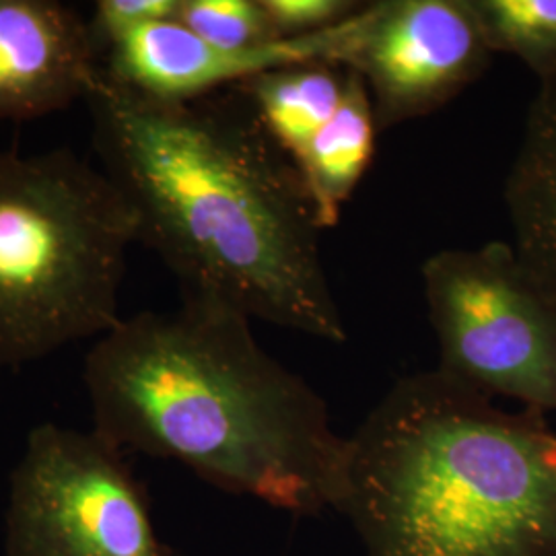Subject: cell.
<instances>
[{
	"mask_svg": "<svg viewBox=\"0 0 556 556\" xmlns=\"http://www.w3.org/2000/svg\"><path fill=\"white\" fill-rule=\"evenodd\" d=\"M349 79V64L307 62L262 73L238 87L254 101L266 128L298 165L326 124L337 116Z\"/></svg>",
	"mask_w": 556,
	"mask_h": 556,
	"instance_id": "obj_11",
	"label": "cell"
},
{
	"mask_svg": "<svg viewBox=\"0 0 556 556\" xmlns=\"http://www.w3.org/2000/svg\"><path fill=\"white\" fill-rule=\"evenodd\" d=\"M174 20L202 40L227 50L280 40L262 0H179Z\"/></svg>",
	"mask_w": 556,
	"mask_h": 556,
	"instance_id": "obj_14",
	"label": "cell"
},
{
	"mask_svg": "<svg viewBox=\"0 0 556 556\" xmlns=\"http://www.w3.org/2000/svg\"><path fill=\"white\" fill-rule=\"evenodd\" d=\"M179 0H100L89 21L91 36L105 52L122 36L155 21L174 20Z\"/></svg>",
	"mask_w": 556,
	"mask_h": 556,
	"instance_id": "obj_16",
	"label": "cell"
},
{
	"mask_svg": "<svg viewBox=\"0 0 556 556\" xmlns=\"http://www.w3.org/2000/svg\"><path fill=\"white\" fill-rule=\"evenodd\" d=\"M89 23L54 0H0V119L41 118L85 100L103 62Z\"/></svg>",
	"mask_w": 556,
	"mask_h": 556,
	"instance_id": "obj_9",
	"label": "cell"
},
{
	"mask_svg": "<svg viewBox=\"0 0 556 556\" xmlns=\"http://www.w3.org/2000/svg\"><path fill=\"white\" fill-rule=\"evenodd\" d=\"M340 514L367 556H556V431L456 379H397L351 435Z\"/></svg>",
	"mask_w": 556,
	"mask_h": 556,
	"instance_id": "obj_3",
	"label": "cell"
},
{
	"mask_svg": "<svg viewBox=\"0 0 556 556\" xmlns=\"http://www.w3.org/2000/svg\"><path fill=\"white\" fill-rule=\"evenodd\" d=\"M378 122L363 77L351 66L346 96L298 167L324 229L334 227L374 157Z\"/></svg>",
	"mask_w": 556,
	"mask_h": 556,
	"instance_id": "obj_12",
	"label": "cell"
},
{
	"mask_svg": "<svg viewBox=\"0 0 556 556\" xmlns=\"http://www.w3.org/2000/svg\"><path fill=\"white\" fill-rule=\"evenodd\" d=\"M439 371L478 394L556 413V299L511 243L441 250L422 264Z\"/></svg>",
	"mask_w": 556,
	"mask_h": 556,
	"instance_id": "obj_5",
	"label": "cell"
},
{
	"mask_svg": "<svg viewBox=\"0 0 556 556\" xmlns=\"http://www.w3.org/2000/svg\"><path fill=\"white\" fill-rule=\"evenodd\" d=\"M122 456L96 431L34 427L9 480L4 556H174Z\"/></svg>",
	"mask_w": 556,
	"mask_h": 556,
	"instance_id": "obj_6",
	"label": "cell"
},
{
	"mask_svg": "<svg viewBox=\"0 0 556 556\" xmlns=\"http://www.w3.org/2000/svg\"><path fill=\"white\" fill-rule=\"evenodd\" d=\"M505 206L517 260L556 299V68L538 79L505 184Z\"/></svg>",
	"mask_w": 556,
	"mask_h": 556,
	"instance_id": "obj_10",
	"label": "cell"
},
{
	"mask_svg": "<svg viewBox=\"0 0 556 556\" xmlns=\"http://www.w3.org/2000/svg\"><path fill=\"white\" fill-rule=\"evenodd\" d=\"M132 243L135 213L101 167L0 151V369L118 326Z\"/></svg>",
	"mask_w": 556,
	"mask_h": 556,
	"instance_id": "obj_4",
	"label": "cell"
},
{
	"mask_svg": "<svg viewBox=\"0 0 556 556\" xmlns=\"http://www.w3.org/2000/svg\"><path fill=\"white\" fill-rule=\"evenodd\" d=\"M83 383L93 431L119 452L176 459L291 516L342 505L351 438L236 309L184 298L176 312L122 318L89 349Z\"/></svg>",
	"mask_w": 556,
	"mask_h": 556,
	"instance_id": "obj_2",
	"label": "cell"
},
{
	"mask_svg": "<svg viewBox=\"0 0 556 556\" xmlns=\"http://www.w3.org/2000/svg\"><path fill=\"white\" fill-rule=\"evenodd\" d=\"M369 17L371 2H365L351 20L326 31L243 50L208 43L179 21H155L114 41L105 50L103 71L151 100H199L277 68L307 62L351 64Z\"/></svg>",
	"mask_w": 556,
	"mask_h": 556,
	"instance_id": "obj_8",
	"label": "cell"
},
{
	"mask_svg": "<svg viewBox=\"0 0 556 556\" xmlns=\"http://www.w3.org/2000/svg\"><path fill=\"white\" fill-rule=\"evenodd\" d=\"M491 54L470 0H381L349 66L369 89L378 128H392L450 103Z\"/></svg>",
	"mask_w": 556,
	"mask_h": 556,
	"instance_id": "obj_7",
	"label": "cell"
},
{
	"mask_svg": "<svg viewBox=\"0 0 556 556\" xmlns=\"http://www.w3.org/2000/svg\"><path fill=\"white\" fill-rule=\"evenodd\" d=\"M491 52L514 54L538 79L556 68V0H470Z\"/></svg>",
	"mask_w": 556,
	"mask_h": 556,
	"instance_id": "obj_13",
	"label": "cell"
},
{
	"mask_svg": "<svg viewBox=\"0 0 556 556\" xmlns=\"http://www.w3.org/2000/svg\"><path fill=\"white\" fill-rule=\"evenodd\" d=\"M280 40L303 38L337 27L363 9L353 0H262Z\"/></svg>",
	"mask_w": 556,
	"mask_h": 556,
	"instance_id": "obj_15",
	"label": "cell"
},
{
	"mask_svg": "<svg viewBox=\"0 0 556 556\" xmlns=\"http://www.w3.org/2000/svg\"><path fill=\"white\" fill-rule=\"evenodd\" d=\"M101 172L137 219V241L204 299L342 344L318 208L295 161L241 87L190 101L144 98L100 77L87 93Z\"/></svg>",
	"mask_w": 556,
	"mask_h": 556,
	"instance_id": "obj_1",
	"label": "cell"
}]
</instances>
